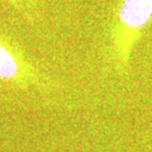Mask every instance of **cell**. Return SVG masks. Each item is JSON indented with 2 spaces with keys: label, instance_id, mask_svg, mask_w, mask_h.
<instances>
[{
  "label": "cell",
  "instance_id": "1",
  "mask_svg": "<svg viewBox=\"0 0 152 152\" xmlns=\"http://www.w3.org/2000/svg\"><path fill=\"white\" fill-rule=\"evenodd\" d=\"M152 18V0H121L110 26L112 55L117 71L126 73L132 52Z\"/></svg>",
  "mask_w": 152,
  "mask_h": 152
},
{
  "label": "cell",
  "instance_id": "2",
  "mask_svg": "<svg viewBox=\"0 0 152 152\" xmlns=\"http://www.w3.org/2000/svg\"><path fill=\"white\" fill-rule=\"evenodd\" d=\"M0 81L19 89H46L50 81L42 70L11 38L0 33Z\"/></svg>",
  "mask_w": 152,
  "mask_h": 152
},
{
  "label": "cell",
  "instance_id": "3",
  "mask_svg": "<svg viewBox=\"0 0 152 152\" xmlns=\"http://www.w3.org/2000/svg\"><path fill=\"white\" fill-rule=\"evenodd\" d=\"M2 1L8 4L11 8H14L23 17L29 20L34 19L37 12L38 0H2Z\"/></svg>",
  "mask_w": 152,
  "mask_h": 152
}]
</instances>
